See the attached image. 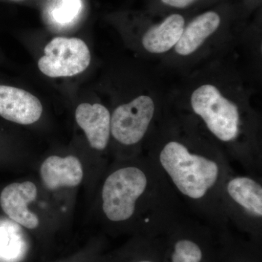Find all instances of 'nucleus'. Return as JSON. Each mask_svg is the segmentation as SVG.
<instances>
[{
  "instance_id": "1",
  "label": "nucleus",
  "mask_w": 262,
  "mask_h": 262,
  "mask_svg": "<svg viewBox=\"0 0 262 262\" xmlns=\"http://www.w3.org/2000/svg\"><path fill=\"white\" fill-rule=\"evenodd\" d=\"M160 162L179 190L192 199L206 195L217 182L220 173L215 162L192 154L177 141H170L164 146Z\"/></svg>"
},
{
  "instance_id": "2",
  "label": "nucleus",
  "mask_w": 262,
  "mask_h": 262,
  "mask_svg": "<svg viewBox=\"0 0 262 262\" xmlns=\"http://www.w3.org/2000/svg\"><path fill=\"white\" fill-rule=\"evenodd\" d=\"M147 184L145 173L136 167L120 168L112 173L105 181L102 189L103 211L108 220H129Z\"/></svg>"
},
{
  "instance_id": "3",
  "label": "nucleus",
  "mask_w": 262,
  "mask_h": 262,
  "mask_svg": "<svg viewBox=\"0 0 262 262\" xmlns=\"http://www.w3.org/2000/svg\"><path fill=\"white\" fill-rule=\"evenodd\" d=\"M191 106L210 131L220 140L228 142L238 135L239 115L237 106L224 97L212 84L200 86L192 93Z\"/></svg>"
},
{
  "instance_id": "4",
  "label": "nucleus",
  "mask_w": 262,
  "mask_h": 262,
  "mask_svg": "<svg viewBox=\"0 0 262 262\" xmlns=\"http://www.w3.org/2000/svg\"><path fill=\"white\" fill-rule=\"evenodd\" d=\"M91 60V52L82 39L57 37L44 48L37 66L42 74L52 78L73 77L85 71Z\"/></svg>"
},
{
  "instance_id": "5",
  "label": "nucleus",
  "mask_w": 262,
  "mask_h": 262,
  "mask_svg": "<svg viewBox=\"0 0 262 262\" xmlns=\"http://www.w3.org/2000/svg\"><path fill=\"white\" fill-rule=\"evenodd\" d=\"M155 103L148 96L136 97L120 105L111 116V134L124 145H134L143 139L155 114Z\"/></svg>"
},
{
  "instance_id": "6",
  "label": "nucleus",
  "mask_w": 262,
  "mask_h": 262,
  "mask_svg": "<svg viewBox=\"0 0 262 262\" xmlns=\"http://www.w3.org/2000/svg\"><path fill=\"white\" fill-rule=\"evenodd\" d=\"M42 110L40 101L28 91L0 85V116L5 120L30 125L40 119Z\"/></svg>"
},
{
  "instance_id": "7",
  "label": "nucleus",
  "mask_w": 262,
  "mask_h": 262,
  "mask_svg": "<svg viewBox=\"0 0 262 262\" xmlns=\"http://www.w3.org/2000/svg\"><path fill=\"white\" fill-rule=\"evenodd\" d=\"M37 196V189L34 183H13L2 191L0 205L10 220L26 228L35 229L39 225V219L27 206Z\"/></svg>"
},
{
  "instance_id": "8",
  "label": "nucleus",
  "mask_w": 262,
  "mask_h": 262,
  "mask_svg": "<svg viewBox=\"0 0 262 262\" xmlns=\"http://www.w3.org/2000/svg\"><path fill=\"white\" fill-rule=\"evenodd\" d=\"M75 119L91 147L97 150L106 147L111 134V115L107 108L100 103H81L76 110Z\"/></svg>"
},
{
  "instance_id": "9",
  "label": "nucleus",
  "mask_w": 262,
  "mask_h": 262,
  "mask_svg": "<svg viewBox=\"0 0 262 262\" xmlns=\"http://www.w3.org/2000/svg\"><path fill=\"white\" fill-rule=\"evenodd\" d=\"M222 22V15L216 10H208L196 15L186 24L182 37L176 45V52L183 56L192 54L219 30Z\"/></svg>"
},
{
  "instance_id": "10",
  "label": "nucleus",
  "mask_w": 262,
  "mask_h": 262,
  "mask_svg": "<svg viewBox=\"0 0 262 262\" xmlns=\"http://www.w3.org/2000/svg\"><path fill=\"white\" fill-rule=\"evenodd\" d=\"M187 20L179 13H170L160 23L150 26L142 37L143 47L151 53H165L179 42Z\"/></svg>"
},
{
  "instance_id": "11",
  "label": "nucleus",
  "mask_w": 262,
  "mask_h": 262,
  "mask_svg": "<svg viewBox=\"0 0 262 262\" xmlns=\"http://www.w3.org/2000/svg\"><path fill=\"white\" fill-rule=\"evenodd\" d=\"M40 174L45 185L51 190L76 187L83 178L82 164L75 156L49 157L43 162Z\"/></svg>"
},
{
  "instance_id": "12",
  "label": "nucleus",
  "mask_w": 262,
  "mask_h": 262,
  "mask_svg": "<svg viewBox=\"0 0 262 262\" xmlns=\"http://www.w3.org/2000/svg\"><path fill=\"white\" fill-rule=\"evenodd\" d=\"M23 229L10 219L0 218V262H20L28 251Z\"/></svg>"
},
{
  "instance_id": "13",
  "label": "nucleus",
  "mask_w": 262,
  "mask_h": 262,
  "mask_svg": "<svg viewBox=\"0 0 262 262\" xmlns=\"http://www.w3.org/2000/svg\"><path fill=\"white\" fill-rule=\"evenodd\" d=\"M229 195L251 214L261 217V186L248 177H236L227 184Z\"/></svg>"
},
{
  "instance_id": "14",
  "label": "nucleus",
  "mask_w": 262,
  "mask_h": 262,
  "mask_svg": "<svg viewBox=\"0 0 262 262\" xmlns=\"http://www.w3.org/2000/svg\"><path fill=\"white\" fill-rule=\"evenodd\" d=\"M82 9V0H51L48 15L57 25L66 26L75 20Z\"/></svg>"
},
{
  "instance_id": "15",
  "label": "nucleus",
  "mask_w": 262,
  "mask_h": 262,
  "mask_svg": "<svg viewBox=\"0 0 262 262\" xmlns=\"http://www.w3.org/2000/svg\"><path fill=\"white\" fill-rule=\"evenodd\" d=\"M203 257L201 248L188 239L179 241L176 244L172 256L173 262H201Z\"/></svg>"
},
{
  "instance_id": "16",
  "label": "nucleus",
  "mask_w": 262,
  "mask_h": 262,
  "mask_svg": "<svg viewBox=\"0 0 262 262\" xmlns=\"http://www.w3.org/2000/svg\"><path fill=\"white\" fill-rule=\"evenodd\" d=\"M203 1L204 0H158V3L169 9L182 10L196 6Z\"/></svg>"
},
{
  "instance_id": "17",
  "label": "nucleus",
  "mask_w": 262,
  "mask_h": 262,
  "mask_svg": "<svg viewBox=\"0 0 262 262\" xmlns=\"http://www.w3.org/2000/svg\"><path fill=\"white\" fill-rule=\"evenodd\" d=\"M141 262H151V261H141Z\"/></svg>"
}]
</instances>
